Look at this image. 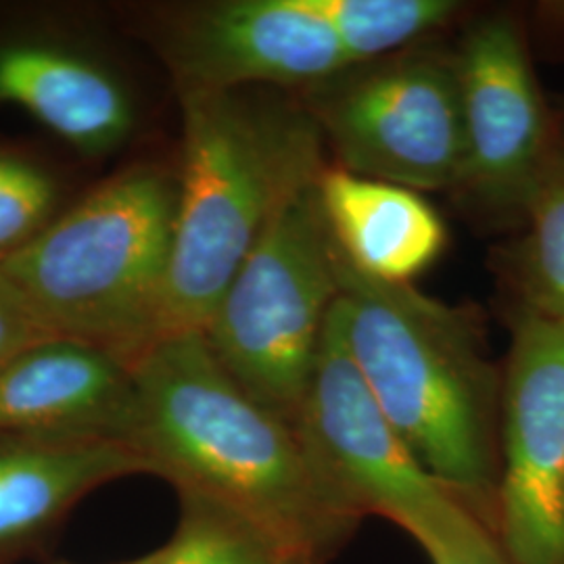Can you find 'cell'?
<instances>
[{"instance_id": "5", "label": "cell", "mask_w": 564, "mask_h": 564, "mask_svg": "<svg viewBox=\"0 0 564 564\" xmlns=\"http://www.w3.org/2000/svg\"><path fill=\"white\" fill-rule=\"evenodd\" d=\"M339 293L337 245L312 184L263 232L203 337L247 395L297 429Z\"/></svg>"}, {"instance_id": "9", "label": "cell", "mask_w": 564, "mask_h": 564, "mask_svg": "<svg viewBox=\"0 0 564 564\" xmlns=\"http://www.w3.org/2000/svg\"><path fill=\"white\" fill-rule=\"evenodd\" d=\"M297 431L347 505L362 519L383 517L398 524L429 558L466 519L475 517L419 463L384 416L345 349L335 310Z\"/></svg>"}, {"instance_id": "20", "label": "cell", "mask_w": 564, "mask_h": 564, "mask_svg": "<svg viewBox=\"0 0 564 564\" xmlns=\"http://www.w3.org/2000/svg\"><path fill=\"white\" fill-rule=\"evenodd\" d=\"M48 337L55 335L32 316L11 284L0 276V366L21 349Z\"/></svg>"}, {"instance_id": "18", "label": "cell", "mask_w": 564, "mask_h": 564, "mask_svg": "<svg viewBox=\"0 0 564 564\" xmlns=\"http://www.w3.org/2000/svg\"><path fill=\"white\" fill-rule=\"evenodd\" d=\"M174 538L155 550L153 564H274L279 558L249 529L223 512L181 500Z\"/></svg>"}, {"instance_id": "7", "label": "cell", "mask_w": 564, "mask_h": 564, "mask_svg": "<svg viewBox=\"0 0 564 564\" xmlns=\"http://www.w3.org/2000/svg\"><path fill=\"white\" fill-rule=\"evenodd\" d=\"M300 97L335 165L416 193L456 191L464 126L454 53L416 44L356 63Z\"/></svg>"}, {"instance_id": "12", "label": "cell", "mask_w": 564, "mask_h": 564, "mask_svg": "<svg viewBox=\"0 0 564 564\" xmlns=\"http://www.w3.org/2000/svg\"><path fill=\"white\" fill-rule=\"evenodd\" d=\"M132 366L90 343L48 337L0 366V437H107L130 444Z\"/></svg>"}, {"instance_id": "6", "label": "cell", "mask_w": 564, "mask_h": 564, "mask_svg": "<svg viewBox=\"0 0 564 564\" xmlns=\"http://www.w3.org/2000/svg\"><path fill=\"white\" fill-rule=\"evenodd\" d=\"M0 107L84 160L120 155L147 126V93L113 4L0 0Z\"/></svg>"}, {"instance_id": "11", "label": "cell", "mask_w": 564, "mask_h": 564, "mask_svg": "<svg viewBox=\"0 0 564 564\" xmlns=\"http://www.w3.org/2000/svg\"><path fill=\"white\" fill-rule=\"evenodd\" d=\"M496 538L510 564H564V323L510 307Z\"/></svg>"}, {"instance_id": "13", "label": "cell", "mask_w": 564, "mask_h": 564, "mask_svg": "<svg viewBox=\"0 0 564 564\" xmlns=\"http://www.w3.org/2000/svg\"><path fill=\"white\" fill-rule=\"evenodd\" d=\"M316 186L339 251L366 276L412 284L442 256L445 224L423 193L356 176L335 163Z\"/></svg>"}, {"instance_id": "16", "label": "cell", "mask_w": 564, "mask_h": 564, "mask_svg": "<svg viewBox=\"0 0 564 564\" xmlns=\"http://www.w3.org/2000/svg\"><path fill=\"white\" fill-rule=\"evenodd\" d=\"M78 199L59 163L0 141V265L18 256Z\"/></svg>"}, {"instance_id": "22", "label": "cell", "mask_w": 564, "mask_h": 564, "mask_svg": "<svg viewBox=\"0 0 564 564\" xmlns=\"http://www.w3.org/2000/svg\"><path fill=\"white\" fill-rule=\"evenodd\" d=\"M155 563V552H151V554H147V556H141V558H134V561H128V563L121 564H153Z\"/></svg>"}, {"instance_id": "15", "label": "cell", "mask_w": 564, "mask_h": 564, "mask_svg": "<svg viewBox=\"0 0 564 564\" xmlns=\"http://www.w3.org/2000/svg\"><path fill=\"white\" fill-rule=\"evenodd\" d=\"M512 307L564 323V141L524 214L521 235L500 256Z\"/></svg>"}, {"instance_id": "4", "label": "cell", "mask_w": 564, "mask_h": 564, "mask_svg": "<svg viewBox=\"0 0 564 564\" xmlns=\"http://www.w3.org/2000/svg\"><path fill=\"white\" fill-rule=\"evenodd\" d=\"M176 218L178 170L126 163L2 263L0 276L51 335L132 366L162 339Z\"/></svg>"}, {"instance_id": "8", "label": "cell", "mask_w": 564, "mask_h": 564, "mask_svg": "<svg viewBox=\"0 0 564 564\" xmlns=\"http://www.w3.org/2000/svg\"><path fill=\"white\" fill-rule=\"evenodd\" d=\"M111 4L126 36L162 63L176 97L245 86L300 93L358 63L310 0Z\"/></svg>"}, {"instance_id": "10", "label": "cell", "mask_w": 564, "mask_h": 564, "mask_svg": "<svg viewBox=\"0 0 564 564\" xmlns=\"http://www.w3.org/2000/svg\"><path fill=\"white\" fill-rule=\"evenodd\" d=\"M454 55L464 126L454 193L487 223L521 228L561 144L556 113L533 69L529 30L510 11L489 13L466 30Z\"/></svg>"}, {"instance_id": "1", "label": "cell", "mask_w": 564, "mask_h": 564, "mask_svg": "<svg viewBox=\"0 0 564 564\" xmlns=\"http://www.w3.org/2000/svg\"><path fill=\"white\" fill-rule=\"evenodd\" d=\"M132 379L130 445L181 500L223 512L289 563H330L354 538L362 517L300 431L242 391L202 330L153 343Z\"/></svg>"}, {"instance_id": "19", "label": "cell", "mask_w": 564, "mask_h": 564, "mask_svg": "<svg viewBox=\"0 0 564 564\" xmlns=\"http://www.w3.org/2000/svg\"><path fill=\"white\" fill-rule=\"evenodd\" d=\"M429 561L431 564H510L498 538L475 517L464 521Z\"/></svg>"}, {"instance_id": "23", "label": "cell", "mask_w": 564, "mask_h": 564, "mask_svg": "<svg viewBox=\"0 0 564 564\" xmlns=\"http://www.w3.org/2000/svg\"><path fill=\"white\" fill-rule=\"evenodd\" d=\"M554 113H556V121H558V130H561V137H563L564 141V101L558 109H554Z\"/></svg>"}, {"instance_id": "21", "label": "cell", "mask_w": 564, "mask_h": 564, "mask_svg": "<svg viewBox=\"0 0 564 564\" xmlns=\"http://www.w3.org/2000/svg\"><path fill=\"white\" fill-rule=\"evenodd\" d=\"M531 25L535 28L542 51L564 61V0H542L531 11Z\"/></svg>"}, {"instance_id": "17", "label": "cell", "mask_w": 564, "mask_h": 564, "mask_svg": "<svg viewBox=\"0 0 564 564\" xmlns=\"http://www.w3.org/2000/svg\"><path fill=\"white\" fill-rule=\"evenodd\" d=\"M316 13L358 61L379 59L416 46L454 20L456 0H310Z\"/></svg>"}, {"instance_id": "14", "label": "cell", "mask_w": 564, "mask_h": 564, "mask_svg": "<svg viewBox=\"0 0 564 564\" xmlns=\"http://www.w3.org/2000/svg\"><path fill=\"white\" fill-rule=\"evenodd\" d=\"M151 475L130 444L107 437H0V545L36 535L102 485Z\"/></svg>"}, {"instance_id": "24", "label": "cell", "mask_w": 564, "mask_h": 564, "mask_svg": "<svg viewBox=\"0 0 564 564\" xmlns=\"http://www.w3.org/2000/svg\"><path fill=\"white\" fill-rule=\"evenodd\" d=\"M274 564H300V563H289V561H276Z\"/></svg>"}, {"instance_id": "3", "label": "cell", "mask_w": 564, "mask_h": 564, "mask_svg": "<svg viewBox=\"0 0 564 564\" xmlns=\"http://www.w3.org/2000/svg\"><path fill=\"white\" fill-rule=\"evenodd\" d=\"M178 218L162 337L203 330L282 209L330 165L300 93L245 86L178 95Z\"/></svg>"}, {"instance_id": "2", "label": "cell", "mask_w": 564, "mask_h": 564, "mask_svg": "<svg viewBox=\"0 0 564 564\" xmlns=\"http://www.w3.org/2000/svg\"><path fill=\"white\" fill-rule=\"evenodd\" d=\"M337 263L335 318L364 383L419 463L496 535L502 372L477 312L375 281L339 247Z\"/></svg>"}]
</instances>
